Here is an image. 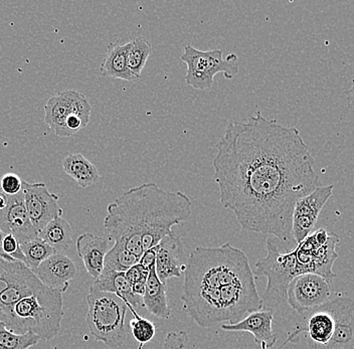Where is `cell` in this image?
Here are the masks:
<instances>
[{
	"mask_svg": "<svg viewBox=\"0 0 354 349\" xmlns=\"http://www.w3.org/2000/svg\"><path fill=\"white\" fill-rule=\"evenodd\" d=\"M63 293L41 284L13 305L2 322L17 334L32 332L44 341L54 339L65 316Z\"/></svg>",
	"mask_w": 354,
	"mask_h": 349,
	"instance_id": "obj_4",
	"label": "cell"
},
{
	"mask_svg": "<svg viewBox=\"0 0 354 349\" xmlns=\"http://www.w3.org/2000/svg\"><path fill=\"white\" fill-rule=\"evenodd\" d=\"M4 237H6V234L0 229V259L10 261V262H17V261L4 253L3 249H2V242H3Z\"/></svg>",
	"mask_w": 354,
	"mask_h": 349,
	"instance_id": "obj_36",
	"label": "cell"
},
{
	"mask_svg": "<svg viewBox=\"0 0 354 349\" xmlns=\"http://www.w3.org/2000/svg\"><path fill=\"white\" fill-rule=\"evenodd\" d=\"M129 48L130 41L127 43L111 44L100 67L102 76L123 79L130 83L138 81L134 78L127 67V54Z\"/></svg>",
	"mask_w": 354,
	"mask_h": 349,
	"instance_id": "obj_19",
	"label": "cell"
},
{
	"mask_svg": "<svg viewBox=\"0 0 354 349\" xmlns=\"http://www.w3.org/2000/svg\"><path fill=\"white\" fill-rule=\"evenodd\" d=\"M87 304L86 322L95 339L110 348L123 346L128 337L125 326L128 307L124 300L115 294L91 287Z\"/></svg>",
	"mask_w": 354,
	"mask_h": 349,
	"instance_id": "obj_5",
	"label": "cell"
},
{
	"mask_svg": "<svg viewBox=\"0 0 354 349\" xmlns=\"http://www.w3.org/2000/svg\"><path fill=\"white\" fill-rule=\"evenodd\" d=\"M274 311L271 308L250 313L247 317L234 324H221V328L234 332H249L254 337V342L261 348L270 349L275 346L277 335L274 333Z\"/></svg>",
	"mask_w": 354,
	"mask_h": 349,
	"instance_id": "obj_15",
	"label": "cell"
},
{
	"mask_svg": "<svg viewBox=\"0 0 354 349\" xmlns=\"http://www.w3.org/2000/svg\"><path fill=\"white\" fill-rule=\"evenodd\" d=\"M153 48L151 43L142 37L130 41V48L127 54V67L135 79H140L143 68H145Z\"/></svg>",
	"mask_w": 354,
	"mask_h": 349,
	"instance_id": "obj_24",
	"label": "cell"
},
{
	"mask_svg": "<svg viewBox=\"0 0 354 349\" xmlns=\"http://www.w3.org/2000/svg\"><path fill=\"white\" fill-rule=\"evenodd\" d=\"M91 287L95 290L115 294L124 300L126 305H131L134 308L138 306L142 300V297L133 293L131 285L126 278L124 272L104 269L101 275L97 278L96 281Z\"/></svg>",
	"mask_w": 354,
	"mask_h": 349,
	"instance_id": "obj_20",
	"label": "cell"
},
{
	"mask_svg": "<svg viewBox=\"0 0 354 349\" xmlns=\"http://www.w3.org/2000/svg\"><path fill=\"white\" fill-rule=\"evenodd\" d=\"M39 341L41 338L33 333L17 334L0 321V349H30Z\"/></svg>",
	"mask_w": 354,
	"mask_h": 349,
	"instance_id": "obj_27",
	"label": "cell"
},
{
	"mask_svg": "<svg viewBox=\"0 0 354 349\" xmlns=\"http://www.w3.org/2000/svg\"><path fill=\"white\" fill-rule=\"evenodd\" d=\"M44 286L66 292L70 282L77 277V268L65 254L57 253L32 271Z\"/></svg>",
	"mask_w": 354,
	"mask_h": 349,
	"instance_id": "obj_16",
	"label": "cell"
},
{
	"mask_svg": "<svg viewBox=\"0 0 354 349\" xmlns=\"http://www.w3.org/2000/svg\"><path fill=\"white\" fill-rule=\"evenodd\" d=\"M125 275L130 285H131L133 293L142 297L144 291H145L148 275H149V270L137 263L132 268L125 272Z\"/></svg>",
	"mask_w": 354,
	"mask_h": 349,
	"instance_id": "obj_30",
	"label": "cell"
},
{
	"mask_svg": "<svg viewBox=\"0 0 354 349\" xmlns=\"http://www.w3.org/2000/svg\"><path fill=\"white\" fill-rule=\"evenodd\" d=\"M112 240L108 237L85 233L77 240V253L83 261L86 271L95 280L104 270L105 257Z\"/></svg>",
	"mask_w": 354,
	"mask_h": 349,
	"instance_id": "obj_17",
	"label": "cell"
},
{
	"mask_svg": "<svg viewBox=\"0 0 354 349\" xmlns=\"http://www.w3.org/2000/svg\"><path fill=\"white\" fill-rule=\"evenodd\" d=\"M180 59L187 64L185 82L196 90L212 88L214 77L220 73L225 79H232L240 70L238 56L231 54L227 59H223V50L220 48L201 50L192 45H187Z\"/></svg>",
	"mask_w": 354,
	"mask_h": 349,
	"instance_id": "obj_7",
	"label": "cell"
},
{
	"mask_svg": "<svg viewBox=\"0 0 354 349\" xmlns=\"http://www.w3.org/2000/svg\"><path fill=\"white\" fill-rule=\"evenodd\" d=\"M138 262L137 256L130 253L120 243L115 242L106 255L104 269L125 273Z\"/></svg>",
	"mask_w": 354,
	"mask_h": 349,
	"instance_id": "obj_25",
	"label": "cell"
},
{
	"mask_svg": "<svg viewBox=\"0 0 354 349\" xmlns=\"http://www.w3.org/2000/svg\"><path fill=\"white\" fill-rule=\"evenodd\" d=\"M0 229L6 235L13 236L21 245L39 237L28 216L24 191L8 196V205L0 211Z\"/></svg>",
	"mask_w": 354,
	"mask_h": 349,
	"instance_id": "obj_12",
	"label": "cell"
},
{
	"mask_svg": "<svg viewBox=\"0 0 354 349\" xmlns=\"http://www.w3.org/2000/svg\"><path fill=\"white\" fill-rule=\"evenodd\" d=\"M314 165L297 128L267 119L261 111L227 124L212 162L221 205L245 231L281 242L293 238L297 200L319 187Z\"/></svg>",
	"mask_w": 354,
	"mask_h": 349,
	"instance_id": "obj_1",
	"label": "cell"
},
{
	"mask_svg": "<svg viewBox=\"0 0 354 349\" xmlns=\"http://www.w3.org/2000/svg\"><path fill=\"white\" fill-rule=\"evenodd\" d=\"M142 305L150 314L158 319H168L170 317L169 305L166 295V285L157 277L155 266L150 268L145 291L142 296Z\"/></svg>",
	"mask_w": 354,
	"mask_h": 349,
	"instance_id": "obj_21",
	"label": "cell"
},
{
	"mask_svg": "<svg viewBox=\"0 0 354 349\" xmlns=\"http://www.w3.org/2000/svg\"><path fill=\"white\" fill-rule=\"evenodd\" d=\"M335 329V319L326 304L311 311L307 321V341L309 348H320L326 346L330 341Z\"/></svg>",
	"mask_w": 354,
	"mask_h": 349,
	"instance_id": "obj_18",
	"label": "cell"
},
{
	"mask_svg": "<svg viewBox=\"0 0 354 349\" xmlns=\"http://www.w3.org/2000/svg\"><path fill=\"white\" fill-rule=\"evenodd\" d=\"M257 276L267 278V287L263 302L274 306L287 301V289L294 278L302 275L294 249L282 253L276 243V238L267 240V257L258 261L254 269Z\"/></svg>",
	"mask_w": 354,
	"mask_h": 349,
	"instance_id": "obj_6",
	"label": "cell"
},
{
	"mask_svg": "<svg viewBox=\"0 0 354 349\" xmlns=\"http://www.w3.org/2000/svg\"><path fill=\"white\" fill-rule=\"evenodd\" d=\"M156 255H157V246L153 247V248L147 249V251L144 252L142 256H141L140 259H139V264L142 265L144 268L148 269L150 270V268L155 266V262H156Z\"/></svg>",
	"mask_w": 354,
	"mask_h": 349,
	"instance_id": "obj_34",
	"label": "cell"
},
{
	"mask_svg": "<svg viewBox=\"0 0 354 349\" xmlns=\"http://www.w3.org/2000/svg\"><path fill=\"white\" fill-rule=\"evenodd\" d=\"M63 169L82 189L92 187L100 180L98 169L81 153L66 156L63 160Z\"/></svg>",
	"mask_w": 354,
	"mask_h": 349,
	"instance_id": "obj_22",
	"label": "cell"
},
{
	"mask_svg": "<svg viewBox=\"0 0 354 349\" xmlns=\"http://www.w3.org/2000/svg\"><path fill=\"white\" fill-rule=\"evenodd\" d=\"M21 249L26 257V266L32 271L37 268L44 261L57 253L54 248L46 244L39 237L21 244Z\"/></svg>",
	"mask_w": 354,
	"mask_h": 349,
	"instance_id": "obj_26",
	"label": "cell"
},
{
	"mask_svg": "<svg viewBox=\"0 0 354 349\" xmlns=\"http://www.w3.org/2000/svg\"><path fill=\"white\" fill-rule=\"evenodd\" d=\"M192 211V202L183 192L143 183L108 205L104 227L113 243H120L140 259L144 252L174 235L172 227L185 224Z\"/></svg>",
	"mask_w": 354,
	"mask_h": 349,
	"instance_id": "obj_3",
	"label": "cell"
},
{
	"mask_svg": "<svg viewBox=\"0 0 354 349\" xmlns=\"http://www.w3.org/2000/svg\"><path fill=\"white\" fill-rule=\"evenodd\" d=\"M39 237L57 253L65 254L72 245L73 229L68 220L61 216L48 223L39 234Z\"/></svg>",
	"mask_w": 354,
	"mask_h": 349,
	"instance_id": "obj_23",
	"label": "cell"
},
{
	"mask_svg": "<svg viewBox=\"0 0 354 349\" xmlns=\"http://www.w3.org/2000/svg\"><path fill=\"white\" fill-rule=\"evenodd\" d=\"M91 107L87 97L74 90L57 93L46 102L44 107V122L57 136L64 137L66 121L71 116L81 117L90 122Z\"/></svg>",
	"mask_w": 354,
	"mask_h": 349,
	"instance_id": "obj_9",
	"label": "cell"
},
{
	"mask_svg": "<svg viewBox=\"0 0 354 349\" xmlns=\"http://www.w3.org/2000/svg\"><path fill=\"white\" fill-rule=\"evenodd\" d=\"M181 300L187 315L205 329L238 323L264 307L247 255L229 243L190 253Z\"/></svg>",
	"mask_w": 354,
	"mask_h": 349,
	"instance_id": "obj_2",
	"label": "cell"
},
{
	"mask_svg": "<svg viewBox=\"0 0 354 349\" xmlns=\"http://www.w3.org/2000/svg\"><path fill=\"white\" fill-rule=\"evenodd\" d=\"M333 185L317 187L296 202L292 218V237L297 244L305 240L316 225L321 211L333 194Z\"/></svg>",
	"mask_w": 354,
	"mask_h": 349,
	"instance_id": "obj_10",
	"label": "cell"
},
{
	"mask_svg": "<svg viewBox=\"0 0 354 349\" xmlns=\"http://www.w3.org/2000/svg\"><path fill=\"white\" fill-rule=\"evenodd\" d=\"M28 270L30 268L19 261L10 262L0 259V295Z\"/></svg>",
	"mask_w": 354,
	"mask_h": 349,
	"instance_id": "obj_29",
	"label": "cell"
},
{
	"mask_svg": "<svg viewBox=\"0 0 354 349\" xmlns=\"http://www.w3.org/2000/svg\"><path fill=\"white\" fill-rule=\"evenodd\" d=\"M2 249H3L4 253L6 255L26 265V257H24V253H22L21 244L13 236L6 235L3 242H2Z\"/></svg>",
	"mask_w": 354,
	"mask_h": 349,
	"instance_id": "obj_32",
	"label": "cell"
},
{
	"mask_svg": "<svg viewBox=\"0 0 354 349\" xmlns=\"http://www.w3.org/2000/svg\"><path fill=\"white\" fill-rule=\"evenodd\" d=\"M8 196H6V194H3L1 189H0V211H2V209H6V205H8Z\"/></svg>",
	"mask_w": 354,
	"mask_h": 349,
	"instance_id": "obj_37",
	"label": "cell"
},
{
	"mask_svg": "<svg viewBox=\"0 0 354 349\" xmlns=\"http://www.w3.org/2000/svg\"><path fill=\"white\" fill-rule=\"evenodd\" d=\"M22 191L28 216L37 234L48 223L61 218L63 209L59 207V196L48 191L44 183H28L22 181Z\"/></svg>",
	"mask_w": 354,
	"mask_h": 349,
	"instance_id": "obj_11",
	"label": "cell"
},
{
	"mask_svg": "<svg viewBox=\"0 0 354 349\" xmlns=\"http://www.w3.org/2000/svg\"><path fill=\"white\" fill-rule=\"evenodd\" d=\"M183 242L176 233L165 237L157 245L155 270L163 284L166 285L167 280L179 278L185 273L187 263H183Z\"/></svg>",
	"mask_w": 354,
	"mask_h": 349,
	"instance_id": "obj_14",
	"label": "cell"
},
{
	"mask_svg": "<svg viewBox=\"0 0 354 349\" xmlns=\"http://www.w3.org/2000/svg\"><path fill=\"white\" fill-rule=\"evenodd\" d=\"M188 342V334L185 331H172L165 335L163 349H185Z\"/></svg>",
	"mask_w": 354,
	"mask_h": 349,
	"instance_id": "obj_33",
	"label": "cell"
},
{
	"mask_svg": "<svg viewBox=\"0 0 354 349\" xmlns=\"http://www.w3.org/2000/svg\"><path fill=\"white\" fill-rule=\"evenodd\" d=\"M143 346H144V344H140V346H139L138 349H142Z\"/></svg>",
	"mask_w": 354,
	"mask_h": 349,
	"instance_id": "obj_38",
	"label": "cell"
},
{
	"mask_svg": "<svg viewBox=\"0 0 354 349\" xmlns=\"http://www.w3.org/2000/svg\"><path fill=\"white\" fill-rule=\"evenodd\" d=\"M333 281L315 273L297 276L287 289V303L298 314H304L330 301Z\"/></svg>",
	"mask_w": 354,
	"mask_h": 349,
	"instance_id": "obj_8",
	"label": "cell"
},
{
	"mask_svg": "<svg viewBox=\"0 0 354 349\" xmlns=\"http://www.w3.org/2000/svg\"><path fill=\"white\" fill-rule=\"evenodd\" d=\"M128 309L133 314V319L130 321L132 337L140 344L151 341L156 334V326L153 322L137 314L136 310L132 306L128 307Z\"/></svg>",
	"mask_w": 354,
	"mask_h": 349,
	"instance_id": "obj_28",
	"label": "cell"
},
{
	"mask_svg": "<svg viewBox=\"0 0 354 349\" xmlns=\"http://www.w3.org/2000/svg\"><path fill=\"white\" fill-rule=\"evenodd\" d=\"M0 189L8 196H17L22 191V180L17 174H4L0 180Z\"/></svg>",
	"mask_w": 354,
	"mask_h": 349,
	"instance_id": "obj_31",
	"label": "cell"
},
{
	"mask_svg": "<svg viewBox=\"0 0 354 349\" xmlns=\"http://www.w3.org/2000/svg\"><path fill=\"white\" fill-rule=\"evenodd\" d=\"M326 306L335 319L333 335L326 346L309 349H354V299L336 298Z\"/></svg>",
	"mask_w": 354,
	"mask_h": 349,
	"instance_id": "obj_13",
	"label": "cell"
},
{
	"mask_svg": "<svg viewBox=\"0 0 354 349\" xmlns=\"http://www.w3.org/2000/svg\"><path fill=\"white\" fill-rule=\"evenodd\" d=\"M345 96H346L347 106L349 109L354 110V79L353 86L348 90L344 91Z\"/></svg>",
	"mask_w": 354,
	"mask_h": 349,
	"instance_id": "obj_35",
	"label": "cell"
}]
</instances>
